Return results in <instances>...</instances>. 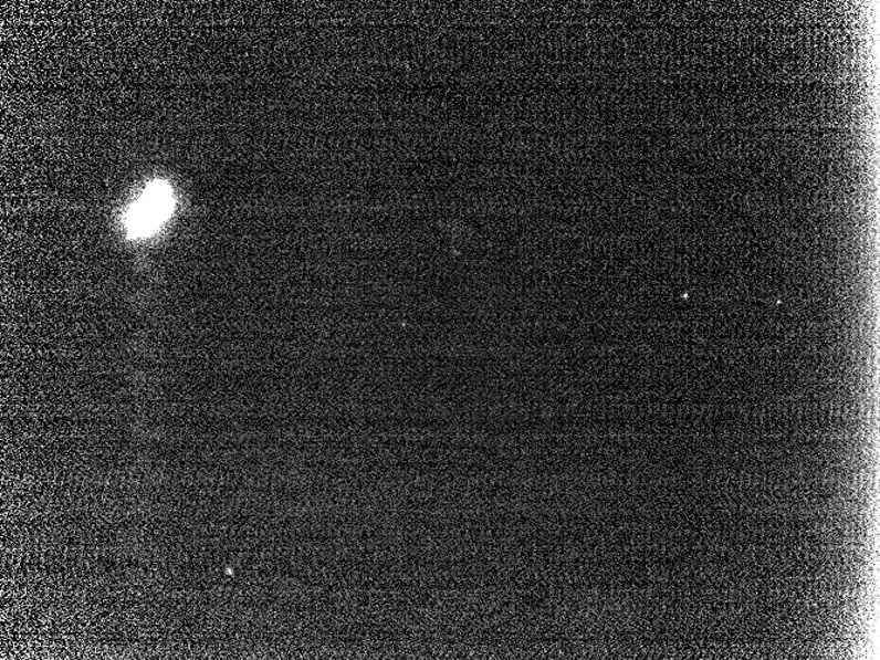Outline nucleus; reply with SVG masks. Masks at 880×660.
I'll list each match as a JSON object with an SVG mask.
<instances>
[{
  "instance_id": "nucleus-1",
  "label": "nucleus",
  "mask_w": 880,
  "mask_h": 660,
  "mask_svg": "<svg viewBox=\"0 0 880 660\" xmlns=\"http://www.w3.org/2000/svg\"><path fill=\"white\" fill-rule=\"evenodd\" d=\"M171 209L170 192L165 185L150 187L133 210L129 211L127 226L135 237L148 235L157 226L167 219Z\"/></svg>"
}]
</instances>
